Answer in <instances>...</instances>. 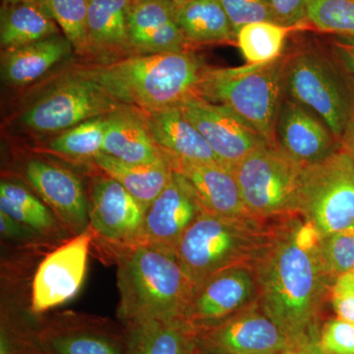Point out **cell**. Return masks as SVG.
Segmentation results:
<instances>
[{
    "instance_id": "6da1fadb",
    "label": "cell",
    "mask_w": 354,
    "mask_h": 354,
    "mask_svg": "<svg viewBox=\"0 0 354 354\" xmlns=\"http://www.w3.org/2000/svg\"><path fill=\"white\" fill-rule=\"evenodd\" d=\"M321 239L301 216L279 218L252 263L261 309L291 342L320 334L321 312L334 281L324 268Z\"/></svg>"
},
{
    "instance_id": "7a4b0ae2",
    "label": "cell",
    "mask_w": 354,
    "mask_h": 354,
    "mask_svg": "<svg viewBox=\"0 0 354 354\" xmlns=\"http://www.w3.org/2000/svg\"><path fill=\"white\" fill-rule=\"evenodd\" d=\"M208 65L193 51L133 55L75 70L123 106L141 111L180 106L197 97Z\"/></svg>"
},
{
    "instance_id": "3957f363",
    "label": "cell",
    "mask_w": 354,
    "mask_h": 354,
    "mask_svg": "<svg viewBox=\"0 0 354 354\" xmlns=\"http://www.w3.org/2000/svg\"><path fill=\"white\" fill-rule=\"evenodd\" d=\"M114 259L120 316L124 324L183 319L195 286L176 253L136 244L120 251Z\"/></svg>"
},
{
    "instance_id": "277c9868",
    "label": "cell",
    "mask_w": 354,
    "mask_h": 354,
    "mask_svg": "<svg viewBox=\"0 0 354 354\" xmlns=\"http://www.w3.org/2000/svg\"><path fill=\"white\" fill-rule=\"evenodd\" d=\"M286 58L288 53H283L267 64L237 68L209 66L196 97L227 106L268 144L278 147L276 127L286 97Z\"/></svg>"
},
{
    "instance_id": "5b68a950",
    "label": "cell",
    "mask_w": 354,
    "mask_h": 354,
    "mask_svg": "<svg viewBox=\"0 0 354 354\" xmlns=\"http://www.w3.org/2000/svg\"><path fill=\"white\" fill-rule=\"evenodd\" d=\"M272 223L202 214L179 242L177 259L194 286L223 270L252 265L269 241Z\"/></svg>"
},
{
    "instance_id": "8992f818",
    "label": "cell",
    "mask_w": 354,
    "mask_h": 354,
    "mask_svg": "<svg viewBox=\"0 0 354 354\" xmlns=\"http://www.w3.org/2000/svg\"><path fill=\"white\" fill-rule=\"evenodd\" d=\"M286 53V97L315 113L339 142L353 118L354 99L339 67L312 46Z\"/></svg>"
},
{
    "instance_id": "52a82bcc",
    "label": "cell",
    "mask_w": 354,
    "mask_h": 354,
    "mask_svg": "<svg viewBox=\"0 0 354 354\" xmlns=\"http://www.w3.org/2000/svg\"><path fill=\"white\" fill-rule=\"evenodd\" d=\"M295 211L322 237L354 223V160L342 147L304 167Z\"/></svg>"
},
{
    "instance_id": "ba28073f",
    "label": "cell",
    "mask_w": 354,
    "mask_h": 354,
    "mask_svg": "<svg viewBox=\"0 0 354 354\" xmlns=\"http://www.w3.org/2000/svg\"><path fill=\"white\" fill-rule=\"evenodd\" d=\"M249 215L271 221L295 215L300 177L304 167L276 146L254 151L232 167Z\"/></svg>"
},
{
    "instance_id": "9c48e42d",
    "label": "cell",
    "mask_w": 354,
    "mask_h": 354,
    "mask_svg": "<svg viewBox=\"0 0 354 354\" xmlns=\"http://www.w3.org/2000/svg\"><path fill=\"white\" fill-rule=\"evenodd\" d=\"M122 106L94 81L73 74L30 106L21 120L34 131L64 132Z\"/></svg>"
},
{
    "instance_id": "30bf717a",
    "label": "cell",
    "mask_w": 354,
    "mask_h": 354,
    "mask_svg": "<svg viewBox=\"0 0 354 354\" xmlns=\"http://www.w3.org/2000/svg\"><path fill=\"white\" fill-rule=\"evenodd\" d=\"M88 228L95 241L113 254L138 243L145 209L120 183L101 174L91 180Z\"/></svg>"
},
{
    "instance_id": "8fae6325",
    "label": "cell",
    "mask_w": 354,
    "mask_h": 354,
    "mask_svg": "<svg viewBox=\"0 0 354 354\" xmlns=\"http://www.w3.org/2000/svg\"><path fill=\"white\" fill-rule=\"evenodd\" d=\"M193 329L202 354H279L292 344L259 304Z\"/></svg>"
},
{
    "instance_id": "7c38bea8",
    "label": "cell",
    "mask_w": 354,
    "mask_h": 354,
    "mask_svg": "<svg viewBox=\"0 0 354 354\" xmlns=\"http://www.w3.org/2000/svg\"><path fill=\"white\" fill-rule=\"evenodd\" d=\"M93 241L88 228L39 263L32 283V313L43 314L76 297L85 279Z\"/></svg>"
},
{
    "instance_id": "4fadbf2b",
    "label": "cell",
    "mask_w": 354,
    "mask_h": 354,
    "mask_svg": "<svg viewBox=\"0 0 354 354\" xmlns=\"http://www.w3.org/2000/svg\"><path fill=\"white\" fill-rule=\"evenodd\" d=\"M259 304L252 265L223 270L195 286L183 319L193 328L212 325Z\"/></svg>"
},
{
    "instance_id": "5bb4252c",
    "label": "cell",
    "mask_w": 354,
    "mask_h": 354,
    "mask_svg": "<svg viewBox=\"0 0 354 354\" xmlns=\"http://www.w3.org/2000/svg\"><path fill=\"white\" fill-rule=\"evenodd\" d=\"M221 164L232 169L254 151L270 145L227 106L191 97L180 104Z\"/></svg>"
},
{
    "instance_id": "9a60e30c",
    "label": "cell",
    "mask_w": 354,
    "mask_h": 354,
    "mask_svg": "<svg viewBox=\"0 0 354 354\" xmlns=\"http://www.w3.org/2000/svg\"><path fill=\"white\" fill-rule=\"evenodd\" d=\"M206 213L192 186L178 172L146 209L138 243L176 253L188 228Z\"/></svg>"
},
{
    "instance_id": "2e32d148",
    "label": "cell",
    "mask_w": 354,
    "mask_h": 354,
    "mask_svg": "<svg viewBox=\"0 0 354 354\" xmlns=\"http://www.w3.org/2000/svg\"><path fill=\"white\" fill-rule=\"evenodd\" d=\"M24 176L44 204L73 236L88 228V198L82 181L73 172L58 165L32 160Z\"/></svg>"
},
{
    "instance_id": "e0dca14e",
    "label": "cell",
    "mask_w": 354,
    "mask_h": 354,
    "mask_svg": "<svg viewBox=\"0 0 354 354\" xmlns=\"http://www.w3.org/2000/svg\"><path fill=\"white\" fill-rule=\"evenodd\" d=\"M276 143L281 152L302 167L317 164L341 148L315 113L288 97L279 109Z\"/></svg>"
},
{
    "instance_id": "ac0fdd59",
    "label": "cell",
    "mask_w": 354,
    "mask_h": 354,
    "mask_svg": "<svg viewBox=\"0 0 354 354\" xmlns=\"http://www.w3.org/2000/svg\"><path fill=\"white\" fill-rule=\"evenodd\" d=\"M128 28L134 55L188 50L171 0H133Z\"/></svg>"
},
{
    "instance_id": "d6986e66",
    "label": "cell",
    "mask_w": 354,
    "mask_h": 354,
    "mask_svg": "<svg viewBox=\"0 0 354 354\" xmlns=\"http://www.w3.org/2000/svg\"><path fill=\"white\" fill-rule=\"evenodd\" d=\"M169 160L172 171L180 174L192 186L206 213L252 218L242 201L241 190L232 169L218 162L174 158Z\"/></svg>"
},
{
    "instance_id": "ffe728a7",
    "label": "cell",
    "mask_w": 354,
    "mask_h": 354,
    "mask_svg": "<svg viewBox=\"0 0 354 354\" xmlns=\"http://www.w3.org/2000/svg\"><path fill=\"white\" fill-rule=\"evenodd\" d=\"M133 0H88V57L109 64L133 53L128 12Z\"/></svg>"
},
{
    "instance_id": "44dd1931",
    "label": "cell",
    "mask_w": 354,
    "mask_h": 354,
    "mask_svg": "<svg viewBox=\"0 0 354 354\" xmlns=\"http://www.w3.org/2000/svg\"><path fill=\"white\" fill-rule=\"evenodd\" d=\"M102 153L129 164L169 162L153 141L143 113L127 106L109 114Z\"/></svg>"
},
{
    "instance_id": "7402d4cb",
    "label": "cell",
    "mask_w": 354,
    "mask_h": 354,
    "mask_svg": "<svg viewBox=\"0 0 354 354\" xmlns=\"http://www.w3.org/2000/svg\"><path fill=\"white\" fill-rule=\"evenodd\" d=\"M142 113L153 141L167 158L221 164L201 133L184 115L180 106Z\"/></svg>"
},
{
    "instance_id": "603a6c76",
    "label": "cell",
    "mask_w": 354,
    "mask_h": 354,
    "mask_svg": "<svg viewBox=\"0 0 354 354\" xmlns=\"http://www.w3.org/2000/svg\"><path fill=\"white\" fill-rule=\"evenodd\" d=\"M39 348L51 354H124V333L97 324L57 321L37 332Z\"/></svg>"
},
{
    "instance_id": "cb8c5ba5",
    "label": "cell",
    "mask_w": 354,
    "mask_h": 354,
    "mask_svg": "<svg viewBox=\"0 0 354 354\" xmlns=\"http://www.w3.org/2000/svg\"><path fill=\"white\" fill-rule=\"evenodd\" d=\"M124 354H201L192 326L184 319L125 324Z\"/></svg>"
},
{
    "instance_id": "d4e9b609",
    "label": "cell",
    "mask_w": 354,
    "mask_h": 354,
    "mask_svg": "<svg viewBox=\"0 0 354 354\" xmlns=\"http://www.w3.org/2000/svg\"><path fill=\"white\" fill-rule=\"evenodd\" d=\"M66 37L55 35L19 48L3 50L1 55L2 80L14 86H24L41 78L73 51Z\"/></svg>"
},
{
    "instance_id": "484cf974",
    "label": "cell",
    "mask_w": 354,
    "mask_h": 354,
    "mask_svg": "<svg viewBox=\"0 0 354 354\" xmlns=\"http://www.w3.org/2000/svg\"><path fill=\"white\" fill-rule=\"evenodd\" d=\"M58 34L57 22L43 2L2 3L0 44L3 50L19 48Z\"/></svg>"
},
{
    "instance_id": "4316f807",
    "label": "cell",
    "mask_w": 354,
    "mask_h": 354,
    "mask_svg": "<svg viewBox=\"0 0 354 354\" xmlns=\"http://www.w3.org/2000/svg\"><path fill=\"white\" fill-rule=\"evenodd\" d=\"M177 23L189 46L225 44L236 35L220 0L174 2Z\"/></svg>"
},
{
    "instance_id": "83f0119b",
    "label": "cell",
    "mask_w": 354,
    "mask_h": 354,
    "mask_svg": "<svg viewBox=\"0 0 354 354\" xmlns=\"http://www.w3.org/2000/svg\"><path fill=\"white\" fill-rule=\"evenodd\" d=\"M102 174L120 183L142 205L145 211L171 180V164H129L104 153L94 158Z\"/></svg>"
},
{
    "instance_id": "f1b7e54d",
    "label": "cell",
    "mask_w": 354,
    "mask_h": 354,
    "mask_svg": "<svg viewBox=\"0 0 354 354\" xmlns=\"http://www.w3.org/2000/svg\"><path fill=\"white\" fill-rule=\"evenodd\" d=\"M0 212L31 230L38 236H62L64 228L53 211L20 183H0Z\"/></svg>"
},
{
    "instance_id": "f546056e",
    "label": "cell",
    "mask_w": 354,
    "mask_h": 354,
    "mask_svg": "<svg viewBox=\"0 0 354 354\" xmlns=\"http://www.w3.org/2000/svg\"><path fill=\"white\" fill-rule=\"evenodd\" d=\"M293 29L278 23H250L237 32V46L247 64H267L283 55L288 35Z\"/></svg>"
},
{
    "instance_id": "4dcf8cb0",
    "label": "cell",
    "mask_w": 354,
    "mask_h": 354,
    "mask_svg": "<svg viewBox=\"0 0 354 354\" xmlns=\"http://www.w3.org/2000/svg\"><path fill=\"white\" fill-rule=\"evenodd\" d=\"M108 115L84 121L50 142L53 152L73 158H94L102 152Z\"/></svg>"
},
{
    "instance_id": "1f68e13d",
    "label": "cell",
    "mask_w": 354,
    "mask_h": 354,
    "mask_svg": "<svg viewBox=\"0 0 354 354\" xmlns=\"http://www.w3.org/2000/svg\"><path fill=\"white\" fill-rule=\"evenodd\" d=\"M77 55L88 57V0H44Z\"/></svg>"
},
{
    "instance_id": "d6a6232c",
    "label": "cell",
    "mask_w": 354,
    "mask_h": 354,
    "mask_svg": "<svg viewBox=\"0 0 354 354\" xmlns=\"http://www.w3.org/2000/svg\"><path fill=\"white\" fill-rule=\"evenodd\" d=\"M307 20L317 29L354 36V0H305Z\"/></svg>"
},
{
    "instance_id": "836d02e7",
    "label": "cell",
    "mask_w": 354,
    "mask_h": 354,
    "mask_svg": "<svg viewBox=\"0 0 354 354\" xmlns=\"http://www.w3.org/2000/svg\"><path fill=\"white\" fill-rule=\"evenodd\" d=\"M320 254L324 268L333 279L354 269V223L322 237Z\"/></svg>"
},
{
    "instance_id": "e575fe53",
    "label": "cell",
    "mask_w": 354,
    "mask_h": 354,
    "mask_svg": "<svg viewBox=\"0 0 354 354\" xmlns=\"http://www.w3.org/2000/svg\"><path fill=\"white\" fill-rule=\"evenodd\" d=\"M235 35L243 26L255 22L278 23L269 0H220Z\"/></svg>"
},
{
    "instance_id": "d590c367",
    "label": "cell",
    "mask_w": 354,
    "mask_h": 354,
    "mask_svg": "<svg viewBox=\"0 0 354 354\" xmlns=\"http://www.w3.org/2000/svg\"><path fill=\"white\" fill-rule=\"evenodd\" d=\"M319 344L326 354H354V324L335 318L324 324Z\"/></svg>"
},
{
    "instance_id": "8d00e7d4",
    "label": "cell",
    "mask_w": 354,
    "mask_h": 354,
    "mask_svg": "<svg viewBox=\"0 0 354 354\" xmlns=\"http://www.w3.org/2000/svg\"><path fill=\"white\" fill-rule=\"evenodd\" d=\"M330 304L337 318L354 324V274L348 272L337 277L330 286Z\"/></svg>"
},
{
    "instance_id": "74e56055",
    "label": "cell",
    "mask_w": 354,
    "mask_h": 354,
    "mask_svg": "<svg viewBox=\"0 0 354 354\" xmlns=\"http://www.w3.org/2000/svg\"><path fill=\"white\" fill-rule=\"evenodd\" d=\"M279 24L295 28L307 20L305 0H269Z\"/></svg>"
},
{
    "instance_id": "f35d334b",
    "label": "cell",
    "mask_w": 354,
    "mask_h": 354,
    "mask_svg": "<svg viewBox=\"0 0 354 354\" xmlns=\"http://www.w3.org/2000/svg\"><path fill=\"white\" fill-rule=\"evenodd\" d=\"M330 48L339 66L354 78V36L335 35L330 39Z\"/></svg>"
},
{
    "instance_id": "ab89813d",
    "label": "cell",
    "mask_w": 354,
    "mask_h": 354,
    "mask_svg": "<svg viewBox=\"0 0 354 354\" xmlns=\"http://www.w3.org/2000/svg\"><path fill=\"white\" fill-rule=\"evenodd\" d=\"M0 232H1L2 239L6 241H21L31 239L32 236H38L31 230L1 212H0Z\"/></svg>"
},
{
    "instance_id": "60d3db41",
    "label": "cell",
    "mask_w": 354,
    "mask_h": 354,
    "mask_svg": "<svg viewBox=\"0 0 354 354\" xmlns=\"http://www.w3.org/2000/svg\"><path fill=\"white\" fill-rule=\"evenodd\" d=\"M279 354H326L319 344V335L307 337L302 341L292 342V344Z\"/></svg>"
},
{
    "instance_id": "b9f144b4",
    "label": "cell",
    "mask_w": 354,
    "mask_h": 354,
    "mask_svg": "<svg viewBox=\"0 0 354 354\" xmlns=\"http://www.w3.org/2000/svg\"><path fill=\"white\" fill-rule=\"evenodd\" d=\"M339 144H341L342 148L346 150L354 160V116L344 130V134L339 140Z\"/></svg>"
},
{
    "instance_id": "7bdbcfd3",
    "label": "cell",
    "mask_w": 354,
    "mask_h": 354,
    "mask_svg": "<svg viewBox=\"0 0 354 354\" xmlns=\"http://www.w3.org/2000/svg\"><path fill=\"white\" fill-rule=\"evenodd\" d=\"M27 1L43 2L44 3V0H2V3H18V2Z\"/></svg>"
},
{
    "instance_id": "ee69618b",
    "label": "cell",
    "mask_w": 354,
    "mask_h": 354,
    "mask_svg": "<svg viewBox=\"0 0 354 354\" xmlns=\"http://www.w3.org/2000/svg\"><path fill=\"white\" fill-rule=\"evenodd\" d=\"M32 354H51L48 353H46V351H41V349H39V351H37L36 353H34Z\"/></svg>"
},
{
    "instance_id": "f6af8a7d",
    "label": "cell",
    "mask_w": 354,
    "mask_h": 354,
    "mask_svg": "<svg viewBox=\"0 0 354 354\" xmlns=\"http://www.w3.org/2000/svg\"><path fill=\"white\" fill-rule=\"evenodd\" d=\"M171 1H174V2H181V1H186V0H171Z\"/></svg>"
},
{
    "instance_id": "bcb514c9",
    "label": "cell",
    "mask_w": 354,
    "mask_h": 354,
    "mask_svg": "<svg viewBox=\"0 0 354 354\" xmlns=\"http://www.w3.org/2000/svg\"><path fill=\"white\" fill-rule=\"evenodd\" d=\"M351 272H353V274H354V269L353 270V271H351Z\"/></svg>"
},
{
    "instance_id": "7dc6e473",
    "label": "cell",
    "mask_w": 354,
    "mask_h": 354,
    "mask_svg": "<svg viewBox=\"0 0 354 354\" xmlns=\"http://www.w3.org/2000/svg\"><path fill=\"white\" fill-rule=\"evenodd\" d=\"M201 354H202V353H201Z\"/></svg>"
}]
</instances>
